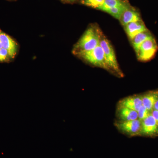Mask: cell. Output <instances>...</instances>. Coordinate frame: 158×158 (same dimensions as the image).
I'll use <instances>...</instances> for the list:
<instances>
[{
    "mask_svg": "<svg viewBox=\"0 0 158 158\" xmlns=\"http://www.w3.org/2000/svg\"><path fill=\"white\" fill-rule=\"evenodd\" d=\"M115 126L119 132L129 136H139L141 131V121L139 119L130 121H121L116 120Z\"/></svg>",
    "mask_w": 158,
    "mask_h": 158,
    "instance_id": "5",
    "label": "cell"
},
{
    "mask_svg": "<svg viewBox=\"0 0 158 158\" xmlns=\"http://www.w3.org/2000/svg\"><path fill=\"white\" fill-rule=\"evenodd\" d=\"M77 55L91 65L110 72L105 58L103 50L100 45L91 50L81 53Z\"/></svg>",
    "mask_w": 158,
    "mask_h": 158,
    "instance_id": "3",
    "label": "cell"
},
{
    "mask_svg": "<svg viewBox=\"0 0 158 158\" xmlns=\"http://www.w3.org/2000/svg\"><path fill=\"white\" fill-rule=\"evenodd\" d=\"M101 31L91 26L87 29L74 46L73 52L75 55L93 49L100 45Z\"/></svg>",
    "mask_w": 158,
    "mask_h": 158,
    "instance_id": "1",
    "label": "cell"
},
{
    "mask_svg": "<svg viewBox=\"0 0 158 158\" xmlns=\"http://www.w3.org/2000/svg\"><path fill=\"white\" fill-rule=\"evenodd\" d=\"M104 0H81V3L85 6L98 9L103 4Z\"/></svg>",
    "mask_w": 158,
    "mask_h": 158,
    "instance_id": "16",
    "label": "cell"
},
{
    "mask_svg": "<svg viewBox=\"0 0 158 158\" xmlns=\"http://www.w3.org/2000/svg\"><path fill=\"white\" fill-rule=\"evenodd\" d=\"M158 50V45L153 37L141 44L137 53V58L141 62H148L152 59Z\"/></svg>",
    "mask_w": 158,
    "mask_h": 158,
    "instance_id": "4",
    "label": "cell"
},
{
    "mask_svg": "<svg viewBox=\"0 0 158 158\" xmlns=\"http://www.w3.org/2000/svg\"><path fill=\"white\" fill-rule=\"evenodd\" d=\"M100 45L103 50L105 58L110 68V72L116 73L118 76L123 77V73L119 68L114 49L111 43L105 37L102 31L101 33Z\"/></svg>",
    "mask_w": 158,
    "mask_h": 158,
    "instance_id": "2",
    "label": "cell"
},
{
    "mask_svg": "<svg viewBox=\"0 0 158 158\" xmlns=\"http://www.w3.org/2000/svg\"><path fill=\"white\" fill-rule=\"evenodd\" d=\"M153 37V36L151 33L148 30L147 31H143L137 34L131 40L133 48L136 53L138 52L141 44L145 40Z\"/></svg>",
    "mask_w": 158,
    "mask_h": 158,
    "instance_id": "13",
    "label": "cell"
},
{
    "mask_svg": "<svg viewBox=\"0 0 158 158\" xmlns=\"http://www.w3.org/2000/svg\"><path fill=\"white\" fill-rule=\"evenodd\" d=\"M118 1H122V2H125L128 3V0H118Z\"/></svg>",
    "mask_w": 158,
    "mask_h": 158,
    "instance_id": "22",
    "label": "cell"
},
{
    "mask_svg": "<svg viewBox=\"0 0 158 158\" xmlns=\"http://www.w3.org/2000/svg\"><path fill=\"white\" fill-rule=\"evenodd\" d=\"M0 55H1V49H0Z\"/></svg>",
    "mask_w": 158,
    "mask_h": 158,
    "instance_id": "24",
    "label": "cell"
},
{
    "mask_svg": "<svg viewBox=\"0 0 158 158\" xmlns=\"http://www.w3.org/2000/svg\"><path fill=\"white\" fill-rule=\"evenodd\" d=\"M129 8H130V6H128L127 4L123 6L110 8L105 10L104 11L109 13L116 19L119 20L123 12Z\"/></svg>",
    "mask_w": 158,
    "mask_h": 158,
    "instance_id": "14",
    "label": "cell"
},
{
    "mask_svg": "<svg viewBox=\"0 0 158 158\" xmlns=\"http://www.w3.org/2000/svg\"><path fill=\"white\" fill-rule=\"evenodd\" d=\"M153 110H157L158 111V99L157 100L155 104L154 105V106Z\"/></svg>",
    "mask_w": 158,
    "mask_h": 158,
    "instance_id": "20",
    "label": "cell"
},
{
    "mask_svg": "<svg viewBox=\"0 0 158 158\" xmlns=\"http://www.w3.org/2000/svg\"><path fill=\"white\" fill-rule=\"evenodd\" d=\"M9 58H10V57L8 51L4 48L1 49L0 62H6Z\"/></svg>",
    "mask_w": 158,
    "mask_h": 158,
    "instance_id": "18",
    "label": "cell"
},
{
    "mask_svg": "<svg viewBox=\"0 0 158 158\" xmlns=\"http://www.w3.org/2000/svg\"><path fill=\"white\" fill-rule=\"evenodd\" d=\"M3 48V45L2 44V42H1V40H0V49Z\"/></svg>",
    "mask_w": 158,
    "mask_h": 158,
    "instance_id": "21",
    "label": "cell"
},
{
    "mask_svg": "<svg viewBox=\"0 0 158 158\" xmlns=\"http://www.w3.org/2000/svg\"><path fill=\"white\" fill-rule=\"evenodd\" d=\"M139 136L148 137L158 136V123L151 113L141 121V127Z\"/></svg>",
    "mask_w": 158,
    "mask_h": 158,
    "instance_id": "6",
    "label": "cell"
},
{
    "mask_svg": "<svg viewBox=\"0 0 158 158\" xmlns=\"http://www.w3.org/2000/svg\"><path fill=\"white\" fill-rule=\"evenodd\" d=\"M142 106H143L142 95H134L122 99L118 102V106L138 111Z\"/></svg>",
    "mask_w": 158,
    "mask_h": 158,
    "instance_id": "7",
    "label": "cell"
},
{
    "mask_svg": "<svg viewBox=\"0 0 158 158\" xmlns=\"http://www.w3.org/2000/svg\"><path fill=\"white\" fill-rule=\"evenodd\" d=\"M137 112L138 114V119L141 121L144 120V118H146L151 113V112L148 110L147 108H145L144 106H141Z\"/></svg>",
    "mask_w": 158,
    "mask_h": 158,
    "instance_id": "17",
    "label": "cell"
},
{
    "mask_svg": "<svg viewBox=\"0 0 158 158\" xmlns=\"http://www.w3.org/2000/svg\"><path fill=\"white\" fill-rule=\"evenodd\" d=\"M116 114L118 121H130L138 119L137 111L124 107L118 106Z\"/></svg>",
    "mask_w": 158,
    "mask_h": 158,
    "instance_id": "10",
    "label": "cell"
},
{
    "mask_svg": "<svg viewBox=\"0 0 158 158\" xmlns=\"http://www.w3.org/2000/svg\"><path fill=\"white\" fill-rule=\"evenodd\" d=\"M0 40L3 48L6 49L9 52L10 58H13L17 53L18 46L16 43L10 36L0 30Z\"/></svg>",
    "mask_w": 158,
    "mask_h": 158,
    "instance_id": "8",
    "label": "cell"
},
{
    "mask_svg": "<svg viewBox=\"0 0 158 158\" xmlns=\"http://www.w3.org/2000/svg\"><path fill=\"white\" fill-rule=\"evenodd\" d=\"M119 20L122 25L124 27L129 23L141 20V19L138 11L129 8L123 12Z\"/></svg>",
    "mask_w": 158,
    "mask_h": 158,
    "instance_id": "11",
    "label": "cell"
},
{
    "mask_svg": "<svg viewBox=\"0 0 158 158\" xmlns=\"http://www.w3.org/2000/svg\"><path fill=\"white\" fill-rule=\"evenodd\" d=\"M127 4V2L118 0H104L103 4L99 8L98 10L104 11L105 10L110 8L123 6Z\"/></svg>",
    "mask_w": 158,
    "mask_h": 158,
    "instance_id": "15",
    "label": "cell"
},
{
    "mask_svg": "<svg viewBox=\"0 0 158 158\" xmlns=\"http://www.w3.org/2000/svg\"><path fill=\"white\" fill-rule=\"evenodd\" d=\"M151 114L158 123V111L153 110L151 112Z\"/></svg>",
    "mask_w": 158,
    "mask_h": 158,
    "instance_id": "19",
    "label": "cell"
},
{
    "mask_svg": "<svg viewBox=\"0 0 158 158\" xmlns=\"http://www.w3.org/2000/svg\"><path fill=\"white\" fill-rule=\"evenodd\" d=\"M69 1H71V2H74V1H76V0H69Z\"/></svg>",
    "mask_w": 158,
    "mask_h": 158,
    "instance_id": "23",
    "label": "cell"
},
{
    "mask_svg": "<svg viewBox=\"0 0 158 158\" xmlns=\"http://www.w3.org/2000/svg\"><path fill=\"white\" fill-rule=\"evenodd\" d=\"M141 95L143 106L151 112L158 99V90L148 91Z\"/></svg>",
    "mask_w": 158,
    "mask_h": 158,
    "instance_id": "12",
    "label": "cell"
},
{
    "mask_svg": "<svg viewBox=\"0 0 158 158\" xmlns=\"http://www.w3.org/2000/svg\"><path fill=\"white\" fill-rule=\"evenodd\" d=\"M124 28L128 37L131 40L137 34L148 30L142 20L139 21L129 23L125 26Z\"/></svg>",
    "mask_w": 158,
    "mask_h": 158,
    "instance_id": "9",
    "label": "cell"
}]
</instances>
